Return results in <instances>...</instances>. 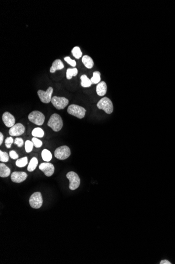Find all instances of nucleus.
<instances>
[{
	"mask_svg": "<svg viewBox=\"0 0 175 264\" xmlns=\"http://www.w3.org/2000/svg\"><path fill=\"white\" fill-rule=\"evenodd\" d=\"M38 159L37 158L33 157L31 161L29 162V166L27 167V170L29 172H32L34 171L35 169L36 168L37 166L38 165Z\"/></svg>",
	"mask_w": 175,
	"mask_h": 264,
	"instance_id": "6ab92c4d",
	"label": "nucleus"
},
{
	"mask_svg": "<svg viewBox=\"0 0 175 264\" xmlns=\"http://www.w3.org/2000/svg\"><path fill=\"white\" fill-rule=\"evenodd\" d=\"M28 118L31 122L38 126H42L44 123L45 117L44 114L39 111H33L29 113Z\"/></svg>",
	"mask_w": 175,
	"mask_h": 264,
	"instance_id": "20e7f679",
	"label": "nucleus"
},
{
	"mask_svg": "<svg viewBox=\"0 0 175 264\" xmlns=\"http://www.w3.org/2000/svg\"><path fill=\"white\" fill-rule=\"evenodd\" d=\"M101 73L99 71H94L93 73V77L91 79V81L93 84H98L101 81Z\"/></svg>",
	"mask_w": 175,
	"mask_h": 264,
	"instance_id": "5701e85b",
	"label": "nucleus"
},
{
	"mask_svg": "<svg viewBox=\"0 0 175 264\" xmlns=\"http://www.w3.org/2000/svg\"><path fill=\"white\" fill-rule=\"evenodd\" d=\"M2 120L7 127L11 128L15 125V119L8 112H5L2 115Z\"/></svg>",
	"mask_w": 175,
	"mask_h": 264,
	"instance_id": "f8f14e48",
	"label": "nucleus"
},
{
	"mask_svg": "<svg viewBox=\"0 0 175 264\" xmlns=\"http://www.w3.org/2000/svg\"><path fill=\"white\" fill-rule=\"evenodd\" d=\"M33 147H34V144L33 142L29 140L26 141L25 143V149L26 152L27 153L31 152L33 149Z\"/></svg>",
	"mask_w": 175,
	"mask_h": 264,
	"instance_id": "a878e982",
	"label": "nucleus"
},
{
	"mask_svg": "<svg viewBox=\"0 0 175 264\" xmlns=\"http://www.w3.org/2000/svg\"><path fill=\"white\" fill-rule=\"evenodd\" d=\"M27 177V173L25 172L15 171L12 173L11 178L14 183H21L25 181Z\"/></svg>",
	"mask_w": 175,
	"mask_h": 264,
	"instance_id": "ddd939ff",
	"label": "nucleus"
},
{
	"mask_svg": "<svg viewBox=\"0 0 175 264\" xmlns=\"http://www.w3.org/2000/svg\"><path fill=\"white\" fill-rule=\"evenodd\" d=\"M55 156L59 160H65L71 155L69 148L67 146H62L57 148L55 151Z\"/></svg>",
	"mask_w": 175,
	"mask_h": 264,
	"instance_id": "423d86ee",
	"label": "nucleus"
},
{
	"mask_svg": "<svg viewBox=\"0 0 175 264\" xmlns=\"http://www.w3.org/2000/svg\"><path fill=\"white\" fill-rule=\"evenodd\" d=\"M28 163V159L26 157H25L19 159H18L17 161H16V165L18 166V167H24L27 165Z\"/></svg>",
	"mask_w": 175,
	"mask_h": 264,
	"instance_id": "393cba45",
	"label": "nucleus"
},
{
	"mask_svg": "<svg viewBox=\"0 0 175 264\" xmlns=\"http://www.w3.org/2000/svg\"><path fill=\"white\" fill-rule=\"evenodd\" d=\"M44 130L41 128H35L32 132V136L36 138H42L44 136Z\"/></svg>",
	"mask_w": 175,
	"mask_h": 264,
	"instance_id": "4be33fe9",
	"label": "nucleus"
},
{
	"mask_svg": "<svg viewBox=\"0 0 175 264\" xmlns=\"http://www.w3.org/2000/svg\"><path fill=\"white\" fill-rule=\"evenodd\" d=\"M10 173L11 170L10 168L4 163H0V177L6 178L10 176Z\"/></svg>",
	"mask_w": 175,
	"mask_h": 264,
	"instance_id": "dca6fc26",
	"label": "nucleus"
},
{
	"mask_svg": "<svg viewBox=\"0 0 175 264\" xmlns=\"http://www.w3.org/2000/svg\"><path fill=\"white\" fill-rule=\"evenodd\" d=\"M42 157L44 161L49 162L52 159V154L47 149H44L42 152Z\"/></svg>",
	"mask_w": 175,
	"mask_h": 264,
	"instance_id": "aec40b11",
	"label": "nucleus"
},
{
	"mask_svg": "<svg viewBox=\"0 0 175 264\" xmlns=\"http://www.w3.org/2000/svg\"><path fill=\"white\" fill-rule=\"evenodd\" d=\"M52 103L58 110L64 109L69 103V100L65 97L54 96L52 99Z\"/></svg>",
	"mask_w": 175,
	"mask_h": 264,
	"instance_id": "6e6552de",
	"label": "nucleus"
},
{
	"mask_svg": "<svg viewBox=\"0 0 175 264\" xmlns=\"http://www.w3.org/2000/svg\"><path fill=\"white\" fill-rule=\"evenodd\" d=\"M67 112L70 115L77 117L78 118L82 119L85 117L86 110L83 107L78 105H70L68 108Z\"/></svg>",
	"mask_w": 175,
	"mask_h": 264,
	"instance_id": "7ed1b4c3",
	"label": "nucleus"
},
{
	"mask_svg": "<svg viewBox=\"0 0 175 264\" xmlns=\"http://www.w3.org/2000/svg\"><path fill=\"white\" fill-rule=\"evenodd\" d=\"M3 139H4L3 134H2V132H0V145H1L3 143Z\"/></svg>",
	"mask_w": 175,
	"mask_h": 264,
	"instance_id": "473e14b6",
	"label": "nucleus"
},
{
	"mask_svg": "<svg viewBox=\"0 0 175 264\" xmlns=\"http://www.w3.org/2000/svg\"><path fill=\"white\" fill-rule=\"evenodd\" d=\"M47 125L54 131L58 132L63 127V121L60 116L57 113H54L48 120Z\"/></svg>",
	"mask_w": 175,
	"mask_h": 264,
	"instance_id": "f257e3e1",
	"label": "nucleus"
},
{
	"mask_svg": "<svg viewBox=\"0 0 175 264\" xmlns=\"http://www.w3.org/2000/svg\"><path fill=\"white\" fill-rule=\"evenodd\" d=\"M82 62L85 65V66L88 69L93 68L94 65V62L93 61V59L91 58L90 56L87 55H85L82 56Z\"/></svg>",
	"mask_w": 175,
	"mask_h": 264,
	"instance_id": "f3484780",
	"label": "nucleus"
},
{
	"mask_svg": "<svg viewBox=\"0 0 175 264\" xmlns=\"http://www.w3.org/2000/svg\"><path fill=\"white\" fill-rule=\"evenodd\" d=\"M39 168L41 171L44 173L45 175L47 177H50L54 174L55 167L52 163L50 162H44L41 163L39 166Z\"/></svg>",
	"mask_w": 175,
	"mask_h": 264,
	"instance_id": "9d476101",
	"label": "nucleus"
},
{
	"mask_svg": "<svg viewBox=\"0 0 175 264\" xmlns=\"http://www.w3.org/2000/svg\"><path fill=\"white\" fill-rule=\"evenodd\" d=\"M160 264H171V262H169L168 260H163L160 262Z\"/></svg>",
	"mask_w": 175,
	"mask_h": 264,
	"instance_id": "72a5a7b5",
	"label": "nucleus"
},
{
	"mask_svg": "<svg viewBox=\"0 0 175 264\" xmlns=\"http://www.w3.org/2000/svg\"><path fill=\"white\" fill-rule=\"evenodd\" d=\"M64 68V63L60 59H56L52 62V66L50 69V72L55 73L57 70H62Z\"/></svg>",
	"mask_w": 175,
	"mask_h": 264,
	"instance_id": "2eb2a0df",
	"label": "nucleus"
},
{
	"mask_svg": "<svg viewBox=\"0 0 175 264\" xmlns=\"http://www.w3.org/2000/svg\"><path fill=\"white\" fill-rule=\"evenodd\" d=\"M81 79V85L82 87H90L92 85V82L91 79H89L88 77L86 74H83L80 77Z\"/></svg>",
	"mask_w": 175,
	"mask_h": 264,
	"instance_id": "a211bd4d",
	"label": "nucleus"
},
{
	"mask_svg": "<svg viewBox=\"0 0 175 264\" xmlns=\"http://www.w3.org/2000/svg\"><path fill=\"white\" fill-rule=\"evenodd\" d=\"M78 69L76 68H68L66 72V77L68 80H70L72 77H75L78 74Z\"/></svg>",
	"mask_w": 175,
	"mask_h": 264,
	"instance_id": "412c9836",
	"label": "nucleus"
},
{
	"mask_svg": "<svg viewBox=\"0 0 175 264\" xmlns=\"http://www.w3.org/2000/svg\"><path fill=\"white\" fill-rule=\"evenodd\" d=\"M97 107L103 110L107 114H111L113 111V105L111 100L107 97L102 98L97 103Z\"/></svg>",
	"mask_w": 175,
	"mask_h": 264,
	"instance_id": "f03ea898",
	"label": "nucleus"
},
{
	"mask_svg": "<svg viewBox=\"0 0 175 264\" xmlns=\"http://www.w3.org/2000/svg\"><path fill=\"white\" fill-rule=\"evenodd\" d=\"M42 196L40 192H36L32 194L29 198V202L31 207L34 209L41 208L42 205Z\"/></svg>",
	"mask_w": 175,
	"mask_h": 264,
	"instance_id": "0eeeda50",
	"label": "nucleus"
},
{
	"mask_svg": "<svg viewBox=\"0 0 175 264\" xmlns=\"http://www.w3.org/2000/svg\"><path fill=\"white\" fill-rule=\"evenodd\" d=\"M9 160V156L8 153L6 152H3L2 150L0 151V161L1 162H7Z\"/></svg>",
	"mask_w": 175,
	"mask_h": 264,
	"instance_id": "bb28decb",
	"label": "nucleus"
},
{
	"mask_svg": "<svg viewBox=\"0 0 175 264\" xmlns=\"http://www.w3.org/2000/svg\"><path fill=\"white\" fill-rule=\"evenodd\" d=\"M71 53L73 55V56L77 59L80 58L82 55V53L81 52V50L78 47H74L71 51Z\"/></svg>",
	"mask_w": 175,
	"mask_h": 264,
	"instance_id": "b1692460",
	"label": "nucleus"
},
{
	"mask_svg": "<svg viewBox=\"0 0 175 264\" xmlns=\"http://www.w3.org/2000/svg\"><path fill=\"white\" fill-rule=\"evenodd\" d=\"M64 60H65L66 62H67L68 64H70L72 66L75 67L76 66V61L74 60H72L70 58L69 56H66V57H65L64 58Z\"/></svg>",
	"mask_w": 175,
	"mask_h": 264,
	"instance_id": "c85d7f7f",
	"label": "nucleus"
},
{
	"mask_svg": "<svg viewBox=\"0 0 175 264\" xmlns=\"http://www.w3.org/2000/svg\"><path fill=\"white\" fill-rule=\"evenodd\" d=\"M10 157L13 159H16L19 158V155H18V154L14 150H12L10 152Z\"/></svg>",
	"mask_w": 175,
	"mask_h": 264,
	"instance_id": "2f4dec72",
	"label": "nucleus"
},
{
	"mask_svg": "<svg viewBox=\"0 0 175 264\" xmlns=\"http://www.w3.org/2000/svg\"><path fill=\"white\" fill-rule=\"evenodd\" d=\"M96 93L99 96H104L107 91V86L104 81L99 82L96 87Z\"/></svg>",
	"mask_w": 175,
	"mask_h": 264,
	"instance_id": "4468645a",
	"label": "nucleus"
},
{
	"mask_svg": "<svg viewBox=\"0 0 175 264\" xmlns=\"http://www.w3.org/2000/svg\"><path fill=\"white\" fill-rule=\"evenodd\" d=\"M32 141L33 142L34 146H35V147L41 148L42 145V142L41 140H39V139H37L36 137H33L32 139Z\"/></svg>",
	"mask_w": 175,
	"mask_h": 264,
	"instance_id": "cd10ccee",
	"label": "nucleus"
},
{
	"mask_svg": "<svg viewBox=\"0 0 175 264\" xmlns=\"http://www.w3.org/2000/svg\"><path fill=\"white\" fill-rule=\"evenodd\" d=\"M53 92V88L51 87H48L46 91H44L42 90H39L37 92L39 98L42 102L44 103H48L52 101V96Z\"/></svg>",
	"mask_w": 175,
	"mask_h": 264,
	"instance_id": "1a4fd4ad",
	"label": "nucleus"
},
{
	"mask_svg": "<svg viewBox=\"0 0 175 264\" xmlns=\"http://www.w3.org/2000/svg\"><path fill=\"white\" fill-rule=\"evenodd\" d=\"M14 143L15 144H16L19 147H22L23 146L24 141L21 138H16L14 140Z\"/></svg>",
	"mask_w": 175,
	"mask_h": 264,
	"instance_id": "7c9ffc66",
	"label": "nucleus"
},
{
	"mask_svg": "<svg viewBox=\"0 0 175 264\" xmlns=\"http://www.w3.org/2000/svg\"><path fill=\"white\" fill-rule=\"evenodd\" d=\"M66 177L69 180V188L71 191H75L79 187L80 184V179L79 176L73 171L68 173Z\"/></svg>",
	"mask_w": 175,
	"mask_h": 264,
	"instance_id": "39448f33",
	"label": "nucleus"
},
{
	"mask_svg": "<svg viewBox=\"0 0 175 264\" xmlns=\"http://www.w3.org/2000/svg\"><path fill=\"white\" fill-rule=\"evenodd\" d=\"M25 127L21 123H18L11 127L9 130V134L11 136H19L23 134L25 132Z\"/></svg>",
	"mask_w": 175,
	"mask_h": 264,
	"instance_id": "9b49d317",
	"label": "nucleus"
},
{
	"mask_svg": "<svg viewBox=\"0 0 175 264\" xmlns=\"http://www.w3.org/2000/svg\"><path fill=\"white\" fill-rule=\"evenodd\" d=\"M13 142H14L13 139L11 137L6 138L5 140V146H6V147L8 148H10L11 147L12 144L13 143Z\"/></svg>",
	"mask_w": 175,
	"mask_h": 264,
	"instance_id": "c756f323",
	"label": "nucleus"
}]
</instances>
